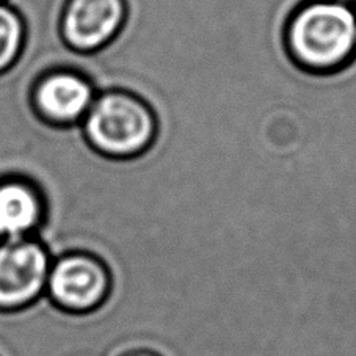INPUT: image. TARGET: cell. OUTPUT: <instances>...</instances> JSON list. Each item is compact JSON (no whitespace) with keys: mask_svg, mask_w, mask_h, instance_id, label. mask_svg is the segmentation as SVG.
Returning <instances> with one entry per match:
<instances>
[{"mask_svg":"<svg viewBox=\"0 0 356 356\" xmlns=\"http://www.w3.org/2000/svg\"><path fill=\"white\" fill-rule=\"evenodd\" d=\"M118 356H161L157 355L156 352H151V350L146 348H137V350H131V352H124Z\"/></svg>","mask_w":356,"mask_h":356,"instance_id":"obj_10","label":"cell"},{"mask_svg":"<svg viewBox=\"0 0 356 356\" xmlns=\"http://www.w3.org/2000/svg\"><path fill=\"white\" fill-rule=\"evenodd\" d=\"M87 76L70 67L47 71L32 88V107L42 121L65 127L82 122L96 99Z\"/></svg>","mask_w":356,"mask_h":356,"instance_id":"obj_6","label":"cell"},{"mask_svg":"<svg viewBox=\"0 0 356 356\" xmlns=\"http://www.w3.org/2000/svg\"><path fill=\"white\" fill-rule=\"evenodd\" d=\"M127 15L126 0H66L60 32L72 51L93 54L116 40Z\"/></svg>","mask_w":356,"mask_h":356,"instance_id":"obj_5","label":"cell"},{"mask_svg":"<svg viewBox=\"0 0 356 356\" xmlns=\"http://www.w3.org/2000/svg\"><path fill=\"white\" fill-rule=\"evenodd\" d=\"M0 2H2V0H0Z\"/></svg>","mask_w":356,"mask_h":356,"instance_id":"obj_13","label":"cell"},{"mask_svg":"<svg viewBox=\"0 0 356 356\" xmlns=\"http://www.w3.org/2000/svg\"><path fill=\"white\" fill-rule=\"evenodd\" d=\"M40 305H49V306H52V308H55V306L49 302L47 300V297H42L40 302H36L33 306H40ZM30 308H32V306H30ZM57 309V308H55ZM26 311V309H24ZM60 311V309H58ZM66 314V312H65ZM67 316H72V314H67ZM72 317H76L79 322L81 323H83V327L87 328V331H88V334H90V337H91V341H93V346H95V348H93V356H99L101 355V352H102V337H101V333H99V330H97V327L95 325V322L91 321V318L88 317V316H72Z\"/></svg>","mask_w":356,"mask_h":356,"instance_id":"obj_9","label":"cell"},{"mask_svg":"<svg viewBox=\"0 0 356 356\" xmlns=\"http://www.w3.org/2000/svg\"><path fill=\"white\" fill-rule=\"evenodd\" d=\"M46 217V201L35 182L21 176L0 179V241L27 238Z\"/></svg>","mask_w":356,"mask_h":356,"instance_id":"obj_7","label":"cell"},{"mask_svg":"<svg viewBox=\"0 0 356 356\" xmlns=\"http://www.w3.org/2000/svg\"><path fill=\"white\" fill-rule=\"evenodd\" d=\"M113 291V276L102 257L71 251L54 259L46 297L55 308L72 316L99 311Z\"/></svg>","mask_w":356,"mask_h":356,"instance_id":"obj_3","label":"cell"},{"mask_svg":"<svg viewBox=\"0 0 356 356\" xmlns=\"http://www.w3.org/2000/svg\"><path fill=\"white\" fill-rule=\"evenodd\" d=\"M52 262L38 238L0 242V312H19L40 302Z\"/></svg>","mask_w":356,"mask_h":356,"instance_id":"obj_4","label":"cell"},{"mask_svg":"<svg viewBox=\"0 0 356 356\" xmlns=\"http://www.w3.org/2000/svg\"><path fill=\"white\" fill-rule=\"evenodd\" d=\"M337 2H346V3L353 5V3H356V0H337Z\"/></svg>","mask_w":356,"mask_h":356,"instance_id":"obj_11","label":"cell"},{"mask_svg":"<svg viewBox=\"0 0 356 356\" xmlns=\"http://www.w3.org/2000/svg\"><path fill=\"white\" fill-rule=\"evenodd\" d=\"M110 356H116V355H110Z\"/></svg>","mask_w":356,"mask_h":356,"instance_id":"obj_12","label":"cell"},{"mask_svg":"<svg viewBox=\"0 0 356 356\" xmlns=\"http://www.w3.org/2000/svg\"><path fill=\"white\" fill-rule=\"evenodd\" d=\"M281 40L300 71L337 74L356 58V10L337 0H311L287 17Z\"/></svg>","mask_w":356,"mask_h":356,"instance_id":"obj_1","label":"cell"},{"mask_svg":"<svg viewBox=\"0 0 356 356\" xmlns=\"http://www.w3.org/2000/svg\"><path fill=\"white\" fill-rule=\"evenodd\" d=\"M91 149L113 161H134L154 148L161 120L152 104L134 91L112 88L97 95L82 121Z\"/></svg>","mask_w":356,"mask_h":356,"instance_id":"obj_2","label":"cell"},{"mask_svg":"<svg viewBox=\"0 0 356 356\" xmlns=\"http://www.w3.org/2000/svg\"><path fill=\"white\" fill-rule=\"evenodd\" d=\"M26 42V22L17 11L0 2V74L11 70Z\"/></svg>","mask_w":356,"mask_h":356,"instance_id":"obj_8","label":"cell"}]
</instances>
